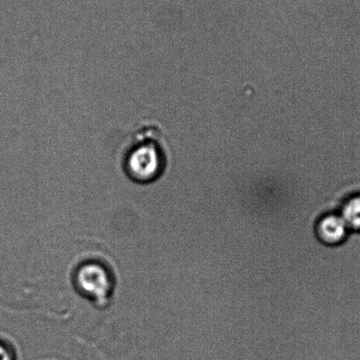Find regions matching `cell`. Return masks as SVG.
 I'll return each instance as SVG.
<instances>
[{"label": "cell", "mask_w": 360, "mask_h": 360, "mask_svg": "<svg viewBox=\"0 0 360 360\" xmlns=\"http://www.w3.org/2000/svg\"><path fill=\"white\" fill-rule=\"evenodd\" d=\"M120 162L125 174L135 183L159 180L169 166V149L159 125L142 124L125 142Z\"/></svg>", "instance_id": "1"}, {"label": "cell", "mask_w": 360, "mask_h": 360, "mask_svg": "<svg viewBox=\"0 0 360 360\" xmlns=\"http://www.w3.org/2000/svg\"><path fill=\"white\" fill-rule=\"evenodd\" d=\"M77 285L84 295L103 302L110 295L112 281L106 269L98 264H86L77 272Z\"/></svg>", "instance_id": "2"}, {"label": "cell", "mask_w": 360, "mask_h": 360, "mask_svg": "<svg viewBox=\"0 0 360 360\" xmlns=\"http://www.w3.org/2000/svg\"><path fill=\"white\" fill-rule=\"evenodd\" d=\"M314 233L321 243L328 247L340 245L351 233L338 212H328L317 220Z\"/></svg>", "instance_id": "3"}, {"label": "cell", "mask_w": 360, "mask_h": 360, "mask_svg": "<svg viewBox=\"0 0 360 360\" xmlns=\"http://www.w3.org/2000/svg\"><path fill=\"white\" fill-rule=\"evenodd\" d=\"M338 212L352 233H360V193L348 195Z\"/></svg>", "instance_id": "4"}, {"label": "cell", "mask_w": 360, "mask_h": 360, "mask_svg": "<svg viewBox=\"0 0 360 360\" xmlns=\"http://www.w3.org/2000/svg\"><path fill=\"white\" fill-rule=\"evenodd\" d=\"M0 360H15L13 349L1 341H0Z\"/></svg>", "instance_id": "5"}]
</instances>
